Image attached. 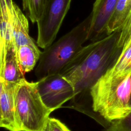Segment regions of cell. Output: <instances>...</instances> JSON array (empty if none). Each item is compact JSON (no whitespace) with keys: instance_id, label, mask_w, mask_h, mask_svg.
Segmentation results:
<instances>
[{"instance_id":"obj_1","label":"cell","mask_w":131,"mask_h":131,"mask_svg":"<svg viewBox=\"0 0 131 131\" xmlns=\"http://www.w3.org/2000/svg\"><path fill=\"white\" fill-rule=\"evenodd\" d=\"M120 32H115L83 46L59 73L73 85L70 107L76 108L94 83L115 63L122 48L118 46Z\"/></svg>"},{"instance_id":"obj_2","label":"cell","mask_w":131,"mask_h":131,"mask_svg":"<svg viewBox=\"0 0 131 131\" xmlns=\"http://www.w3.org/2000/svg\"><path fill=\"white\" fill-rule=\"evenodd\" d=\"M93 112L108 124L131 112V73L124 75L106 72L89 91Z\"/></svg>"},{"instance_id":"obj_3","label":"cell","mask_w":131,"mask_h":131,"mask_svg":"<svg viewBox=\"0 0 131 131\" xmlns=\"http://www.w3.org/2000/svg\"><path fill=\"white\" fill-rule=\"evenodd\" d=\"M92 17L91 13L71 31L44 49L35 70L38 80L59 73L82 49L88 40Z\"/></svg>"},{"instance_id":"obj_4","label":"cell","mask_w":131,"mask_h":131,"mask_svg":"<svg viewBox=\"0 0 131 131\" xmlns=\"http://www.w3.org/2000/svg\"><path fill=\"white\" fill-rule=\"evenodd\" d=\"M14 101L19 130L42 131L52 112L42 101L35 82L24 78L15 83Z\"/></svg>"},{"instance_id":"obj_5","label":"cell","mask_w":131,"mask_h":131,"mask_svg":"<svg viewBox=\"0 0 131 131\" xmlns=\"http://www.w3.org/2000/svg\"><path fill=\"white\" fill-rule=\"evenodd\" d=\"M72 0H46L43 11L37 21L36 43L45 49L55 40Z\"/></svg>"},{"instance_id":"obj_6","label":"cell","mask_w":131,"mask_h":131,"mask_svg":"<svg viewBox=\"0 0 131 131\" xmlns=\"http://www.w3.org/2000/svg\"><path fill=\"white\" fill-rule=\"evenodd\" d=\"M35 84L42 101L52 112L71 100L75 95L72 83L59 73L46 76Z\"/></svg>"},{"instance_id":"obj_7","label":"cell","mask_w":131,"mask_h":131,"mask_svg":"<svg viewBox=\"0 0 131 131\" xmlns=\"http://www.w3.org/2000/svg\"><path fill=\"white\" fill-rule=\"evenodd\" d=\"M118 0H96L93 5L88 40H98L106 35V26Z\"/></svg>"},{"instance_id":"obj_8","label":"cell","mask_w":131,"mask_h":131,"mask_svg":"<svg viewBox=\"0 0 131 131\" xmlns=\"http://www.w3.org/2000/svg\"><path fill=\"white\" fill-rule=\"evenodd\" d=\"M15 83L9 82L2 79L0 93V113L2 117V126L10 131H20L16 120L14 90Z\"/></svg>"},{"instance_id":"obj_9","label":"cell","mask_w":131,"mask_h":131,"mask_svg":"<svg viewBox=\"0 0 131 131\" xmlns=\"http://www.w3.org/2000/svg\"><path fill=\"white\" fill-rule=\"evenodd\" d=\"M12 34L16 50L23 46L37 44L29 35L28 19L14 2L12 9Z\"/></svg>"},{"instance_id":"obj_10","label":"cell","mask_w":131,"mask_h":131,"mask_svg":"<svg viewBox=\"0 0 131 131\" xmlns=\"http://www.w3.org/2000/svg\"><path fill=\"white\" fill-rule=\"evenodd\" d=\"M1 78L5 81L16 83L24 78L18 62L14 43L6 49Z\"/></svg>"},{"instance_id":"obj_11","label":"cell","mask_w":131,"mask_h":131,"mask_svg":"<svg viewBox=\"0 0 131 131\" xmlns=\"http://www.w3.org/2000/svg\"><path fill=\"white\" fill-rule=\"evenodd\" d=\"M131 11V0H118L106 26V35L121 30Z\"/></svg>"},{"instance_id":"obj_12","label":"cell","mask_w":131,"mask_h":131,"mask_svg":"<svg viewBox=\"0 0 131 131\" xmlns=\"http://www.w3.org/2000/svg\"><path fill=\"white\" fill-rule=\"evenodd\" d=\"M41 54V52L37 44L23 46L16 50L19 66L24 74L34 69L39 59Z\"/></svg>"},{"instance_id":"obj_13","label":"cell","mask_w":131,"mask_h":131,"mask_svg":"<svg viewBox=\"0 0 131 131\" xmlns=\"http://www.w3.org/2000/svg\"><path fill=\"white\" fill-rule=\"evenodd\" d=\"M107 72L117 75H124L131 73V38L123 47L114 65Z\"/></svg>"},{"instance_id":"obj_14","label":"cell","mask_w":131,"mask_h":131,"mask_svg":"<svg viewBox=\"0 0 131 131\" xmlns=\"http://www.w3.org/2000/svg\"><path fill=\"white\" fill-rule=\"evenodd\" d=\"M24 11L34 24L37 23L42 15L46 0H21Z\"/></svg>"},{"instance_id":"obj_15","label":"cell","mask_w":131,"mask_h":131,"mask_svg":"<svg viewBox=\"0 0 131 131\" xmlns=\"http://www.w3.org/2000/svg\"><path fill=\"white\" fill-rule=\"evenodd\" d=\"M106 131H131V112L124 117L110 123Z\"/></svg>"},{"instance_id":"obj_16","label":"cell","mask_w":131,"mask_h":131,"mask_svg":"<svg viewBox=\"0 0 131 131\" xmlns=\"http://www.w3.org/2000/svg\"><path fill=\"white\" fill-rule=\"evenodd\" d=\"M131 38V11L120 32L118 46L122 48Z\"/></svg>"},{"instance_id":"obj_17","label":"cell","mask_w":131,"mask_h":131,"mask_svg":"<svg viewBox=\"0 0 131 131\" xmlns=\"http://www.w3.org/2000/svg\"><path fill=\"white\" fill-rule=\"evenodd\" d=\"M42 131H71L70 129L59 120L49 117Z\"/></svg>"},{"instance_id":"obj_18","label":"cell","mask_w":131,"mask_h":131,"mask_svg":"<svg viewBox=\"0 0 131 131\" xmlns=\"http://www.w3.org/2000/svg\"><path fill=\"white\" fill-rule=\"evenodd\" d=\"M2 78L0 77V93L2 89Z\"/></svg>"},{"instance_id":"obj_19","label":"cell","mask_w":131,"mask_h":131,"mask_svg":"<svg viewBox=\"0 0 131 131\" xmlns=\"http://www.w3.org/2000/svg\"><path fill=\"white\" fill-rule=\"evenodd\" d=\"M2 126V117L0 113V127Z\"/></svg>"},{"instance_id":"obj_20","label":"cell","mask_w":131,"mask_h":131,"mask_svg":"<svg viewBox=\"0 0 131 131\" xmlns=\"http://www.w3.org/2000/svg\"><path fill=\"white\" fill-rule=\"evenodd\" d=\"M130 107H131V98H130Z\"/></svg>"},{"instance_id":"obj_21","label":"cell","mask_w":131,"mask_h":131,"mask_svg":"<svg viewBox=\"0 0 131 131\" xmlns=\"http://www.w3.org/2000/svg\"></svg>"}]
</instances>
